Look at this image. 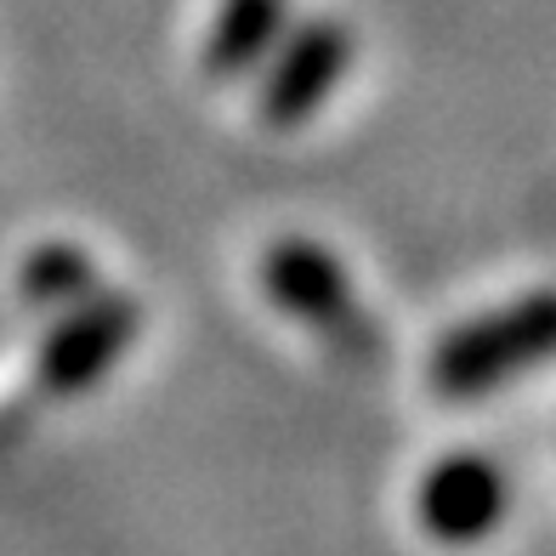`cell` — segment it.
<instances>
[{"instance_id": "cell-4", "label": "cell", "mask_w": 556, "mask_h": 556, "mask_svg": "<svg viewBox=\"0 0 556 556\" xmlns=\"http://www.w3.org/2000/svg\"><path fill=\"white\" fill-rule=\"evenodd\" d=\"M352 52H358V35L336 17H307L301 29H285V40L267 52V80L256 97V114L273 131L307 125L330 103V91L346 80Z\"/></svg>"}, {"instance_id": "cell-1", "label": "cell", "mask_w": 556, "mask_h": 556, "mask_svg": "<svg viewBox=\"0 0 556 556\" xmlns=\"http://www.w3.org/2000/svg\"><path fill=\"white\" fill-rule=\"evenodd\" d=\"M556 358V290H528L494 313H477L432 346L426 387L438 397H489Z\"/></svg>"}, {"instance_id": "cell-3", "label": "cell", "mask_w": 556, "mask_h": 556, "mask_svg": "<svg viewBox=\"0 0 556 556\" xmlns=\"http://www.w3.org/2000/svg\"><path fill=\"white\" fill-rule=\"evenodd\" d=\"M142 307L131 295H86L46 330L35 352V381L46 397H80L109 381V369L137 346Z\"/></svg>"}, {"instance_id": "cell-5", "label": "cell", "mask_w": 556, "mask_h": 556, "mask_svg": "<svg viewBox=\"0 0 556 556\" xmlns=\"http://www.w3.org/2000/svg\"><path fill=\"white\" fill-rule=\"evenodd\" d=\"M511 511V477L477 448H454L420 477L415 517L438 545H477Z\"/></svg>"}, {"instance_id": "cell-2", "label": "cell", "mask_w": 556, "mask_h": 556, "mask_svg": "<svg viewBox=\"0 0 556 556\" xmlns=\"http://www.w3.org/2000/svg\"><path fill=\"white\" fill-rule=\"evenodd\" d=\"M262 290L278 313H290L295 324H307L313 336L352 352V358L375 352V324L358 307V290L318 239H278L262 256Z\"/></svg>"}, {"instance_id": "cell-6", "label": "cell", "mask_w": 556, "mask_h": 556, "mask_svg": "<svg viewBox=\"0 0 556 556\" xmlns=\"http://www.w3.org/2000/svg\"><path fill=\"white\" fill-rule=\"evenodd\" d=\"M285 7L290 0H222V12L205 35L199 68L205 80H244L267 63V52L285 40Z\"/></svg>"}, {"instance_id": "cell-7", "label": "cell", "mask_w": 556, "mask_h": 556, "mask_svg": "<svg viewBox=\"0 0 556 556\" xmlns=\"http://www.w3.org/2000/svg\"><path fill=\"white\" fill-rule=\"evenodd\" d=\"M17 290L29 307H58L68 313L74 301H86L97 295V267L86 250H74V244H40L29 262H23L17 273Z\"/></svg>"}]
</instances>
